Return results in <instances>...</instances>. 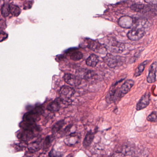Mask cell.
Segmentation results:
<instances>
[{"label":"cell","mask_w":157,"mask_h":157,"mask_svg":"<svg viewBox=\"0 0 157 157\" xmlns=\"http://www.w3.org/2000/svg\"><path fill=\"white\" fill-rule=\"evenodd\" d=\"M42 109L41 108H36L35 109L28 113L24 115V121L29 123L35 124L37 121L39 119L40 116L42 113Z\"/></svg>","instance_id":"1"},{"label":"cell","mask_w":157,"mask_h":157,"mask_svg":"<svg viewBox=\"0 0 157 157\" xmlns=\"http://www.w3.org/2000/svg\"><path fill=\"white\" fill-rule=\"evenodd\" d=\"M74 89L69 86H64L62 87L59 91L60 98L63 100L69 102L70 99L74 95Z\"/></svg>","instance_id":"2"},{"label":"cell","mask_w":157,"mask_h":157,"mask_svg":"<svg viewBox=\"0 0 157 157\" xmlns=\"http://www.w3.org/2000/svg\"><path fill=\"white\" fill-rule=\"evenodd\" d=\"M144 29L142 28L135 27L129 31L127 37L130 40L132 41L139 40L144 36Z\"/></svg>","instance_id":"3"},{"label":"cell","mask_w":157,"mask_h":157,"mask_svg":"<svg viewBox=\"0 0 157 157\" xmlns=\"http://www.w3.org/2000/svg\"><path fill=\"white\" fill-rule=\"evenodd\" d=\"M65 81L71 86H79L81 83V79L79 77L70 74H66L64 76Z\"/></svg>","instance_id":"4"},{"label":"cell","mask_w":157,"mask_h":157,"mask_svg":"<svg viewBox=\"0 0 157 157\" xmlns=\"http://www.w3.org/2000/svg\"><path fill=\"white\" fill-rule=\"evenodd\" d=\"M134 24V19L128 16L122 17L119 20V25L124 28H131Z\"/></svg>","instance_id":"5"},{"label":"cell","mask_w":157,"mask_h":157,"mask_svg":"<svg viewBox=\"0 0 157 157\" xmlns=\"http://www.w3.org/2000/svg\"><path fill=\"white\" fill-rule=\"evenodd\" d=\"M17 137L23 142H28L35 137V134L34 132L23 129V131L18 133Z\"/></svg>","instance_id":"6"},{"label":"cell","mask_w":157,"mask_h":157,"mask_svg":"<svg viewBox=\"0 0 157 157\" xmlns=\"http://www.w3.org/2000/svg\"><path fill=\"white\" fill-rule=\"evenodd\" d=\"M104 62L111 68H114L118 66L119 60L116 56L111 53H108L104 58Z\"/></svg>","instance_id":"7"},{"label":"cell","mask_w":157,"mask_h":157,"mask_svg":"<svg viewBox=\"0 0 157 157\" xmlns=\"http://www.w3.org/2000/svg\"><path fill=\"white\" fill-rule=\"evenodd\" d=\"M150 102V94L146 93L141 98L136 105L137 110H141L146 108Z\"/></svg>","instance_id":"8"},{"label":"cell","mask_w":157,"mask_h":157,"mask_svg":"<svg viewBox=\"0 0 157 157\" xmlns=\"http://www.w3.org/2000/svg\"><path fill=\"white\" fill-rule=\"evenodd\" d=\"M62 104H65V102L61 99L59 98L50 102L48 105L47 109L52 112L58 111L61 109Z\"/></svg>","instance_id":"9"},{"label":"cell","mask_w":157,"mask_h":157,"mask_svg":"<svg viewBox=\"0 0 157 157\" xmlns=\"http://www.w3.org/2000/svg\"><path fill=\"white\" fill-rule=\"evenodd\" d=\"M125 46L124 44L118 41H112L109 47V49L111 52L115 53H121L124 50Z\"/></svg>","instance_id":"10"},{"label":"cell","mask_w":157,"mask_h":157,"mask_svg":"<svg viewBox=\"0 0 157 157\" xmlns=\"http://www.w3.org/2000/svg\"><path fill=\"white\" fill-rule=\"evenodd\" d=\"M157 68V62H155L153 63L149 70V73L147 77V81L148 83H153L156 81V72Z\"/></svg>","instance_id":"11"},{"label":"cell","mask_w":157,"mask_h":157,"mask_svg":"<svg viewBox=\"0 0 157 157\" xmlns=\"http://www.w3.org/2000/svg\"><path fill=\"white\" fill-rule=\"evenodd\" d=\"M134 85V81L132 79H128L125 81L120 89V91L123 95L127 94L131 90Z\"/></svg>","instance_id":"12"},{"label":"cell","mask_w":157,"mask_h":157,"mask_svg":"<svg viewBox=\"0 0 157 157\" xmlns=\"http://www.w3.org/2000/svg\"><path fill=\"white\" fill-rule=\"evenodd\" d=\"M149 6L139 4H135L131 6V9L132 10L135 12L142 13H149Z\"/></svg>","instance_id":"13"},{"label":"cell","mask_w":157,"mask_h":157,"mask_svg":"<svg viewBox=\"0 0 157 157\" xmlns=\"http://www.w3.org/2000/svg\"><path fill=\"white\" fill-rule=\"evenodd\" d=\"M99 61L98 56L96 54H92L87 59L86 61L87 65L89 67H95Z\"/></svg>","instance_id":"14"},{"label":"cell","mask_w":157,"mask_h":157,"mask_svg":"<svg viewBox=\"0 0 157 157\" xmlns=\"http://www.w3.org/2000/svg\"><path fill=\"white\" fill-rule=\"evenodd\" d=\"M68 55L71 59L74 61H78L83 58V54L82 52L77 50H73L68 52Z\"/></svg>","instance_id":"15"},{"label":"cell","mask_w":157,"mask_h":157,"mask_svg":"<svg viewBox=\"0 0 157 157\" xmlns=\"http://www.w3.org/2000/svg\"><path fill=\"white\" fill-rule=\"evenodd\" d=\"M94 138V134L91 132H88L86 135L83 142V146L87 148L91 145Z\"/></svg>","instance_id":"16"},{"label":"cell","mask_w":157,"mask_h":157,"mask_svg":"<svg viewBox=\"0 0 157 157\" xmlns=\"http://www.w3.org/2000/svg\"><path fill=\"white\" fill-rule=\"evenodd\" d=\"M147 62H148V61H146L143 62V63H141L138 66V67L136 68L135 71L134 76L138 77V76H140L141 75L144 70L145 66L146 65Z\"/></svg>","instance_id":"17"},{"label":"cell","mask_w":157,"mask_h":157,"mask_svg":"<svg viewBox=\"0 0 157 157\" xmlns=\"http://www.w3.org/2000/svg\"><path fill=\"white\" fill-rule=\"evenodd\" d=\"M65 124L64 121H59L57 122V123L55 124L52 128V132L53 134H55L56 133L58 132L59 131L61 130L64 124Z\"/></svg>","instance_id":"18"},{"label":"cell","mask_w":157,"mask_h":157,"mask_svg":"<svg viewBox=\"0 0 157 157\" xmlns=\"http://www.w3.org/2000/svg\"><path fill=\"white\" fill-rule=\"evenodd\" d=\"M41 143L39 142H35L31 143L28 147L29 151L31 152H35L40 149Z\"/></svg>","instance_id":"19"},{"label":"cell","mask_w":157,"mask_h":157,"mask_svg":"<svg viewBox=\"0 0 157 157\" xmlns=\"http://www.w3.org/2000/svg\"><path fill=\"white\" fill-rule=\"evenodd\" d=\"M1 10H2L1 12L3 16L6 17L7 16L9 15L10 13V5L8 4L7 3H5L2 6Z\"/></svg>","instance_id":"20"},{"label":"cell","mask_w":157,"mask_h":157,"mask_svg":"<svg viewBox=\"0 0 157 157\" xmlns=\"http://www.w3.org/2000/svg\"><path fill=\"white\" fill-rule=\"evenodd\" d=\"M10 13L14 16H18L21 13L20 8L14 5H10Z\"/></svg>","instance_id":"21"},{"label":"cell","mask_w":157,"mask_h":157,"mask_svg":"<svg viewBox=\"0 0 157 157\" xmlns=\"http://www.w3.org/2000/svg\"><path fill=\"white\" fill-rule=\"evenodd\" d=\"M54 139V137L52 136H47L44 140V144H43V149H47L50 147L52 142Z\"/></svg>","instance_id":"22"},{"label":"cell","mask_w":157,"mask_h":157,"mask_svg":"<svg viewBox=\"0 0 157 157\" xmlns=\"http://www.w3.org/2000/svg\"><path fill=\"white\" fill-rule=\"evenodd\" d=\"M88 48L92 50L95 51L99 48L100 45L98 43L92 40H88Z\"/></svg>","instance_id":"23"},{"label":"cell","mask_w":157,"mask_h":157,"mask_svg":"<svg viewBox=\"0 0 157 157\" xmlns=\"http://www.w3.org/2000/svg\"><path fill=\"white\" fill-rule=\"evenodd\" d=\"M96 75L93 71H88L84 76V78L87 80H91L95 78Z\"/></svg>","instance_id":"24"},{"label":"cell","mask_w":157,"mask_h":157,"mask_svg":"<svg viewBox=\"0 0 157 157\" xmlns=\"http://www.w3.org/2000/svg\"><path fill=\"white\" fill-rule=\"evenodd\" d=\"M49 157H61L62 156V154L60 152L55 151L54 149H52L49 153Z\"/></svg>","instance_id":"25"},{"label":"cell","mask_w":157,"mask_h":157,"mask_svg":"<svg viewBox=\"0 0 157 157\" xmlns=\"http://www.w3.org/2000/svg\"><path fill=\"white\" fill-rule=\"evenodd\" d=\"M157 116L156 113L155 112H152L148 115L147 118V121L150 122H155L157 121Z\"/></svg>","instance_id":"26"},{"label":"cell","mask_w":157,"mask_h":157,"mask_svg":"<svg viewBox=\"0 0 157 157\" xmlns=\"http://www.w3.org/2000/svg\"><path fill=\"white\" fill-rule=\"evenodd\" d=\"M32 5H33V2L31 1H29L26 2L24 4V8L25 10L29 9L32 7Z\"/></svg>","instance_id":"27"},{"label":"cell","mask_w":157,"mask_h":157,"mask_svg":"<svg viewBox=\"0 0 157 157\" xmlns=\"http://www.w3.org/2000/svg\"><path fill=\"white\" fill-rule=\"evenodd\" d=\"M150 13L153 14L157 15V6L151 5V10Z\"/></svg>","instance_id":"28"},{"label":"cell","mask_w":157,"mask_h":157,"mask_svg":"<svg viewBox=\"0 0 157 157\" xmlns=\"http://www.w3.org/2000/svg\"><path fill=\"white\" fill-rule=\"evenodd\" d=\"M146 2L152 5H157V0H145Z\"/></svg>","instance_id":"29"},{"label":"cell","mask_w":157,"mask_h":157,"mask_svg":"<svg viewBox=\"0 0 157 157\" xmlns=\"http://www.w3.org/2000/svg\"><path fill=\"white\" fill-rule=\"evenodd\" d=\"M112 157H125V156L121 153H115L112 155Z\"/></svg>","instance_id":"30"}]
</instances>
